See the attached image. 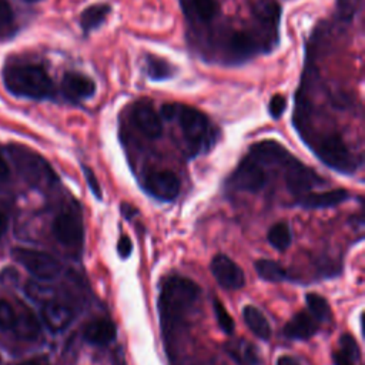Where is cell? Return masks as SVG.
Here are the masks:
<instances>
[{"label":"cell","instance_id":"obj_1","mask_svg":"<svg viewBox=\"0 0 365 365\" xmlns=\"http://www.w3.org/2000/svg\"><path fill=\"white\" fill-rule=\"evenodd\" d=\"M200 294V287L190 278L173 275L163 281L158 297V311L165 338L174 336L187 327L197 309Z\"/></svg>","mask_w":365,"mask_h":365},{"label":"cell","instance_id":"obj_2","mask_svg":"<svg viewBox=\"0 0 365 365\" xmlns=\"http://www.w3.org/2000/svg\"><path fill=\"white\" fill-rule=\"evenodd\" d=\"M160 115L178 124L190 155L208 150L215 141V130L208 117L191 106L167 103L161 106Z\"/></svg>","mask_w":365,"mask_h":365},{"label":"cell","instance_id":"obj_3","mask_svg":"<svg viewBox=\"0 0 365 365\" xmlns=\"http://www.w3.org/2000/svg\"><path fill=\"white\" fill-rule=\"evenodd\" d=\"M6 88L17 96L31 100L51 98L56 93L54 84L46 68L34 63H14L3 73Z\"/></svg>","mask_w":365,"mask_h":365},{"label":"cell","instance_id":"obj_4","mask_svg":"<svg viewBox=\"0 0 365 365\" xmlns=\"http://www.w3.org/2000/svg\"><path fill=\"white\" fill-rule=\"evenodd\" d=\"M309 144L317 157L325 165L338 173L352 174L359 165L358 158L351 153L344 138L338 133L324 134Z\"/></svg>","mask_w":365,"mask_h":365},{"label":"cell","instance_id":"obj_5","mask_svg":"<svg viewBox=\"0 0 365 365\" xmlns=\"http://www.w3.org/2000/svg\"><path fill=\"white\" fill-rule=\"evenodd\" d=\"M9 151L19 173L31 185L48 187L57 181L50 164L37 153L21 145H11Z\"/></svg>","mask_w":365,"mask_h":365},{"label":"cell","instance_id":"obj_6","mask_svg":"<svg viewBox=\"0 0 365 365\" xmlns=\"http://www.w3.org/2000/svg\"><path fill=\"white\" fill-rule=\"evenodd\" d=\"M11 254L14 259L37 279L50 281L61 272L60 262L47 252L30 248H14Z\"/></svg>","mask_w":365,"mask_h":365},{"label":"cell","instance_id":"obj_7","mask_svg":"<svg viewBox=\"0 0 365 365\" xmlns=\"http://www.w3.org/2000/svg\"><path fill=\"white\" fill-rule=\"evenodd\" d=\"M51 231L54 238L66 248L78 251L83 245L84 230L81 215L74 208H66L57 214L53 221Z\"/></svg>","mask_w":365,"mask_h":365},{"label":"cell","instance_id":"obj_8","mask_svg":"<svg viewBox=\"0 0 365 365\" xmlns=\"http://www.w3.org/2000/svg\"><path fill=\"white\" fill-rule=\"evenodd\" d=\"M267 182V175L264 167L255 161L251 155L241 160L235 171L230 178V184L240 191L258 192L264 188Z\"/></svg>","mask_w":365,"mask_h":365},{"label":"cell","instance_id":"obj_9","mask_svg":"<svg viewBox=\"0 0 365 365\" xmlns=\"http://www.w3.org/2000/svg\"><path fill=\"white\" fill-rule=\"evenodd\" d=\"M284 168H285V184L288 190L297 197H301L309 192V190L314 185L324 182L311 168L305 167L301 161H298L294 157H291L285 163Z\"/></svg>","mask_w":365,"mask_h":365},{"label":"cell","instance_id":"obj_10","mask_svg":"<svg viewBox=\"0 0 365 365\" xmlns=\"http://www.w3.org/2000/svg\"><path fill=\"white\" fill-rule=\"evenodd\" d=\"M145 190L161 201H171L180 192V180L170 170H154L145 175Z\"/></svg>","mask_w":365,"mask_h":365},{"label":"cell","instance_id":"obj_11","mask_svg":"<svg viewBox=\"0 0 365 365\" xmlns=\"http://www.w3.org/2000/svg\"><path fill=\"white\" fill-rule=\"evenodd\" d=\"M61 94L70 103H81L94 97L97 86L93 78L77 71H67L61 78Z\"/></svg>","mask_w":365,"mask_h":365},{"label":"cell","instance_id":"obj_12","mask_svg":"<svg viewBox=\"0 0 365 365\" xmlns=\"http://www.w3.org/2000/svg\"><path fill=\"white\" fill-rule=\"evenodd\" d=\"M133 124L150 140H157L163 134L161 115L155 111L150 101H138L131 111Z\"/></svg>","mask_w":365,"mask_h":365},{"label":"cell","instance_id":"obj_13","mask_svg":"<svg viewBox=\"0 0 365 365\" xmlns=\"http://www.w3.org/2000/svg\"><path fill=\"white\" fill-rule=\"evenodd\" d=\"M211 272L215 281L225 289H240L245 282L242 269L224 254H218L212 258Z\"/></svg>","mask_w":365,"mask_h":365},{"label":"cell","instance_id":"obj_14","mask_svg":"<svg viewBox=\"0 0 365 365\" xmlns=\"http://www.w3.org/2000/svg\"><path fill=\"white\" fill-rule=\"evenodd\" d=\"M185 20L191 26H208L220 16L217 0H180Z\"/></svg>","mask_w":365,"mask_h":365},{"label":"cell","instance_id":"obj_15","mask_svg":"<svg viewBox=\"0 0 365 365\" xmlns=\"http://www.w3.org/2000/svg\"><path fill=\"white\" fill-rule=\"evenodd\" d=\"M248 155H251L261 165H285V163L292 157L289 151L272 140H265L254 144L250 148Z\"/></svg>","mask_w":365,"mask_h":365},{"label":"cell","instance_id":"obj_16","mask_svg":"<svg viewBox=\"0 0 365 365\" xmlns=\"http://www.w3.org/2000/svg\"><path fill=\"white\" fill-rule=\"evenodd\" d=\"M41 318L50 331L60 332L71 324L74 312L68 305L63 302L47 299L41 307Z\"/></svg>","mask_w":365,"mask_h":365},{"label":"cell","instance_id":"obj_17","mask_svg":"<svg viewBox=\"0 0 365 365\" xmlns=\"http://www.w3.org/2000/svg\"><path fill=\"white\" fill-rule=\"evenodd\" d=\"M115 335L117 328L108 318H96L83 329L84 339L94 345H107L115 339Z\"/></svg>","mask_w":365,"mask_h":365},{"label":"cell","instance_id":"obj_18","mask_svg":"<svg viewBox=\"0 0 365 365\" xmlns=\"http://www.w3.org/2000/svg\"><path fill=\"white\" fill-rule=\"evenodd\" d=\"M349 197L348 191L344 188H335L329 191H321V192H307L301 197H298V204L305 208H328L335 207L341 202H344Z\"/></svg>","mask_w":365,"mask_h":365},{"label":"cell","instance_id":"obj_19","mask_svg":"<svg viewBox=\"0 0 365 365\" xmlns=\"http://www.w3.org/2000/svg\"><path fill=\"white\" fill-rule=\"evenodd\" d=\"M317 331L315 319L305 311L295 314L284 327V335L289 339H309Z\"/></svg>","mask_w":365,"mask_h":365},{"label":"cell","instance_id":"obj_20","mask_svg":"<svg viewBox=\"0 0 365 365\" xmlns=\"http://www.w3.org/2000/svg\"><path fill=\"white\" fill-rule=\"evenodd\" d=\"M225 351L238 365H259L261 362L257 346L242 338L228 341Z\"/></svg>","mask_w":365,"mask_h":365},{"label":"cell","instance_id":"obj_21","mask_svg":"<svg viewBox=\"0 0 365 365\" xmlns=\"http://www.w3.org/2000/svg\"><path fill=\"white\" fill-rule=\"evenodd\" d=\"M111 13V6L108 3H96L86 7L80 14V27L87 36L88 33L101 27Z\"/></svg>","mask_w":365,"mask_h":365},{"label":"cell","instance_id":"obj_22","mask_svg":"<svg viewBox=\"0 0 365 365\" xmlns=\"http://www.w3.org/2000/svg\"><path fill=\"white\" fill-rule=\"evenodd\" d=\"M13 331L19 338L26 341L37 339L41 332L37 318L27 308H21L20 311L16 312V322H14Z\"/></svg>","mask_w":365,"mask_h":365},{"label":"cell","instance_id":"obj_23","mask_svg":"<svg viewBox=\"0 0 365 365\" xmlns=\"http://www.w3.org/2000/svg\"><path fill=\"white\" fill-rule=\"evenodd\" d=\"M242 317L247 324V327L252 331L254 335H257L259 339L268 341L271 336V327L267 321L265 315L255 307L247 305L242 309Z\"/></svg>","mask_w":365,"mask_h":365},{"label":"cell","instance_id":"obj_24","mask_svg":"<svg viewBox=\"0 0 365 365\" xmlns=\"http://www.w3.org/2000/svg\"><path fill=\"white\" fill-rule=\"evenodd\" d=\"M145 74L151 81H164L174 76V66L163 57L148 54L145 57Z\"/></svg>","mask_w":365,"mask_h":365},{"label":"cell","instance_id":"obj_25","mask_svg":"<svg viewBox=\"0 0 365 365\" xmlns=\"http://www.w3.org/2000/svg\"><path fill=\"white\" fill-rule=\"evenodd\" d=\"M255 271L259 278L269 282H279L287 278L285 268L272 259H258L255 262Z\"/></svg>","mask_w":365,"mask_h":365},{"label":"cell","instance_id":"obj_26","mask_svg":"<svg viewBox=\"0 0 365 365\" xmlns=\"http://www.w3.org/2000/svg\"><path fill=\"white\" fill-rule=\"evenodd\" d=\"M268 242L278 251H285L291 244V230L287 222H277L268 231Z\"/></svg>","mask_w":365,"mask_h":365},{"label":"cell","instance_id":"obj_27","mask_svg":"<svg viewBox=\"0 0 365 365\" xmlns=\"http://www.w3.org/2000/svg\"><path fill=\"white\" fill-rule=\"evenodd\" d=\"M305 302L309 312L319 321H328L331 318V308L327 299L315 292H309L305 295Z\"/></svg>","mask_w":365,"mask_h":365},{"label":"cell","instance_id":"obj_28","mask_svg":"<svg viewBox=\"0 0 365 365\" xmlns=\"http://www.w3.org/2000/svg\"><path fill=\"white\" fill-rule=\"evenodd\" d=\"M14 13L7 0H0V40L14 33Z\"/></svg>","mask_w":365,"mask_h":365},{"label":"cell","instance_id":"obj_29","mask_svg":"<svg viewBox=\"0 0 365 365\" xmlns=\"http://www.w3.org/2000/svg\"><path fill=\"white\" fill-rule=\"evenodd\" d=\"M212 308H214L215 319H217L220 328L225 334H231L234 331V319L231 318V315L228 314V311L225 309V307L222 305V302L218 298L212 299Z\"/></svg>","mask_w":365,"mask_h":365},{"label":"cell","instance_id":"obj_30","mask_svg":"<svg viewBox=\"0 0 365 365\" xmlns=\"http://www.w3.org/2000/svg\"><path fill=\"white\" fill-rule=\"evenodd\" d=\"M341 352L348 356L351 361H358L361 358V351L356 339L351 334H342L339 336Z\"/></svg>","mask_w":365,"mask_h":365},{"label":"cell","instance_id":"obj_31","mask_svg":"<svg viewBox=\"0 0 365 365\" xmlns=\"http://www.w3.org/2000/svg\"><path fill=\"white\" fill-rule=\"evenodd\" d=\"M361 7L362 0H336V11L344 21H351Z\"/></svg>","mask_w":365,"mask_h":365},{"label":"cell","instance_id":"obj_32","mask_svg":"<svg viewBox=\"0 0 365 365\" xmlns=\"http://www.w3.org/2000/svg\"><path fill=\"white\" fill-rule=\"evenodd\" d=\"M16 322V311L6 301L0 299V329H13Z\"/></svg>","mask_w":365,"mask_h":365},{"label":"cell","instance_id":"obj_33","mask_svg":"<svg viewBox=\"0 0 365 365\" xmlns=\"http://www.w3.org/2000/svg\"><path fill=\"white\" fill-rule=\"evenodd\" d=\"M287 108V100L282 94H274L268 103V113L272 118H279Z\"/></svg>","mask_w":365,"mask_h":365},{"label":"cell","instance_id":"obj_34","mask_svg":"<svg viewBox=\"0 0 365 365\" xmlns=\"http://www.w3.org/2000/svg\"><path fill=\"white\" fill-rule=\"evenodd\" d=\"M83 171H84L86 181H87V184H88L91 192L94 194V197H96L97 200H101L103 194H101V188H100V184H98V181H97V177H96L94 171H93L91 168L86 167V165H83Z\"/></svg>","mask_w":365,"mask_h":365},{"label":"cell","instance_id":"obj_35","mask_svg":"<svg viewBox=\"0 0 365 365\" xmlns=\"http://www.w3.org/2000/svg\"><path fill=\"white\" fill-rule=\"evenodd\" d=\"M117 252L121 258H128L133 252V242L130 240V237L127 235H121L118 242H117Z\"/></svg>","mask_w":365,"mask_h":365},{"label":"cell","instance_id":"obj_36","mask_svg":"<svg viewBox=\"0 0 365 365\" xmlns=\"http://www.w3.org/2000/svg\"><path fill=\"white\" fill-rule=\"evenodd\" d=\"M120 208H121V214H123V217H125L127 220H130L133 215H137V208H134L131 204H128V202H121V205H120Z\"/></svg>","mask_w":365,"mask_h":365},{"label":"cell","instance_id":"obj_37","mask_svg":"<svg viewBox=\"0 0 365 365\" xmlns=\"http://www.w3.org/2000/svg\"><path fill=\"white\" fill-rule=\"evenodd\" d=\"M332 358H334V364L335 365H354L352 361L348 356H345L341 351L339 352H334Z\"/></svg>","mask_w":365,"mask_h":365},{"label":"cell","instance_id":"obj_38","mask_svg":"<svg viewBox=\"0 0 365 365\" xmlns=\"http://www.w3.org/2000/svg\"><path fill=\"white\" fill-rule=\"evenodd\" d=\"M277 365H301L299 361L291 355H281L277 359Z\"/></svg>","mask_w":365,"mask_h":365},{"label":"cell","instance_id":"obj_39","mask_svg":"<svg viewBox=\"0 0 365 365\" xmlns=\"http://www.w3.org/2000/svg\"><path fill=\"white\" fill-rule=\"evenodd\" d=\"M9 175H10V168L6 163V160L0 154V181H6L9 178Z\"/></svg>","mask_w":365,"mask_h":365},{"label":"cell","instance_id":"obj_40","mask_svg":"<svg viewBox=\"0 0 365 365\" xmlns=\"http://www.w3.org/2000/svg\"><path fill=\"white\" fill-rule=\"evenodd\" d=\"M19 365H50V364L47 362L46 358H33V359H29V361L21 362V364H19Z\"/></svg>","mask_w":365,"mask_h":365},{"label":"cell","instance_id":"obj_41","mask_svg":"<svg viewBox=\"0 0 365 365\" xmlns=\"http://www.w3.org/2000/svg\"><path fill=\"white\" fill-rule=\"evenodd\" d=\"M7 230V217L0 211V237L4 234Z\"/></svg>","mask_w":365,"mask_h":365},{"label":"cell","instance_id":"obj_42","mask_svg":"<svg viewBox=\"0 0 365 365\" xmlns=\"http://www.w3.org/2000/svg\"><path fill=\"white\" fill-rule=\"evenodd\" d=\"M26 1H38V0H26Z\"/></svg>","mask_w":365,"mask_h":365}]
</instances>
